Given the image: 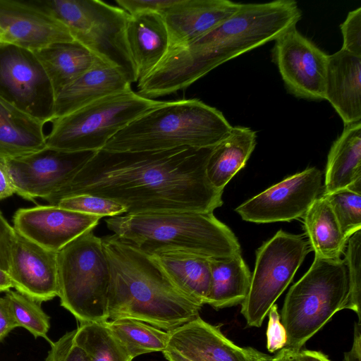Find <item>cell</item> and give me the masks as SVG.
Listing matches in <instances>:
<instances>
[{
    "mask_svg": "<svg viewBox=\"0 0 361 361\" xmlns=\"http://www.w3.org/2000/svg\"><path fill=\"white\" fill-rule=\"evenodd\" d=\"M74 335L75 330L66 333L55 342H50L51 348L45 361H91L75 343Z\"/></svg>",
    "mask_w": 361,
    "mask_h": 361,
    "instance_id": "cell-36",
    "label": "cell"
},
{
    "mask_svg": "<svg viewBox=\"0 0 361 361\" xmlns=\"http://www.w3.org/2000/svg\"><path fill=\"white\" fill-rule=\"evenodd\" d=\"M33 52L48 75L55 97L66 85L91 68L98 60L76 41L53 43Z\"/></svg>",
    "mask_w": 361,
    "mask_h": 361,
    "instance_id": "cell-27",
    "label": "cell"
},
{
    "mask_svg": "<svg viewBox=\"0 0 361 361\" xmlns=\"http://www.w3.org/2000/svg\"><path fill=\"white\" fill-rule=\"evenodd\" d=\"M1 41V35H0V42Z\"/></svg>",
    "mask_w": 361,
    "mask_h": 361,
    "instance_id": "cell-49",
    "label": "cell"
},
{
    "mask_svg": "<svg viewBox=\"0 0 361 361\" xmlns=\"http://www.w3.org/2000/svg\"><path fill=\"white\" fill-rule=\"evenodd\" d=\"M256 145V133L244 126H233L229 135L214 147L206 166V174L216 190L223 191L243 169Z\"/></svg>",
    "mask_w": 361,
    "mask_h": 361,
    "instance_id": "cell-26",
    "label": "cell"
},
{
    "mask_svg": "<svg viewBox=\"0 0 361 361\" xmlns=\"http://www.w3.org/2000/svg\"><path fill=\"white\" fill-rule=\"evenodd\" d=\"M16 231L0 212V268L8 271L11 244Z\"/></svg>",
    "mask_w": 361,
    "mask_h": 361,
    "instance_id": "cell-40",
    "label": "cell"
},
{
    "mask_svg": "<svg viewBox=\"0 0 361 361\" xmlns=\"http://www.w3.org/2000/svg\"><path fill=\"white\" fill-rule=\"evenodd\" d=\"M228 0H178L162 13L169 38V50L205 35L240 7Z\"/></svg>",
    "mask_w": 361,
    "mask_h": 361,
    "instance_id": "cell-18",
    "label": "cell"
},
{
    "mask_svg": "<svg viewBox=\"0 0 361 361\" xmlns=\"http://www.w3.org/2000/svg\"><path fill=\"white\" fill-rule=\"evenodd\" d=\"M56 205L66 209L101 218L126 214V209L123 204L111 199L90 194L66 197L61 199Z\"/></svg>",
    "mask_w": 361,
    "mask_h": 361,
    "instance_id": "cell-35",
    "label": "cell"
},
{
    "mask_svg": "<svg viewBox=\"0 0 361 361\" xmlns=\"http://www.w3.org/2000/svg\"><path fill=\"white\" fill-rule=\"evenodd\" d=\"M301 17L293 0L241 4L235 13L205 35L169 50L137 81V92L154 99L185 89L222 63L275 41L296 27Z\"/></svg>",
    "mask_w": 361,
    "mask_h": 361,
    "instance_id": "cell-2",
    "label": "cell"
},
{
    "mask_svg": "<svg viewBox=\"0 0 361 361\" xmlns=\"http://www.w3.org/2000/svg\"><path fill=\"white\" fill-rule=\"evenodd\" d=\"M268 315L267 347L270 353H274L286 347L287 336L285 328L281 322L280 314L276 304L270 308Z\"/></svg>",
    "mask_w": 361,
    "mask_h": 361,
    "instance_id": "cell-38",
    "label": "cell"
},
{
    "mask_svg": "<svg viewBox=\"0 0 361 361\" xmlns=\"http://www.w3.org/2000/svg\"><path fill=\"white\" fill-rule=\"evenodd\" d=\"M0 97L43 122H52L55 93L33 51L0 42Z\"/></svg>",
    "mask_w": 361,
    "mask_h": 361,
    "instance_id": "cell-11",
    "label": "cell"
},
{
    "mask_svg": "<svg viewBox=\"0 0 361 361\" xmlns=\"http://www.w3.org/2000/svg\"><path fill=\"white\" fill-rule=\"evenodd\" d=\"M272 58L290 93L302 99H325L329 55L296 27L275 40Z\"/></svg>",
    "mask_w": 361,
    "mask_h": 361,
    "instance_id": "cell-14",
    "label": "cell"
},
{
    "mask_svg": "<svg viewBox=\"0 0 361 361\" xmlns=\"http://www.w3.org/2000/svg\"><path fill=\"white\" fill-rule=\"evenodd\" d=\"M16 188L4 161H0V200L12 196Z\"/></svg>",
    "mask_w": 361,
    "mask_h": 361,
    "instance_id": "cell-42",
    "label": "cell"
},
{
    "mask_svg": "<svg viewBox=\"0 0 361 361\" xmlns=\"http://www.w3.org/2000/svg\"><path fill=\"white\" fill-rule=\"evenodd\" d=\"M169 332L166 349L189 361H248L243 348L200 316Z\"/></svg>",
    "mask_w": 361,
    "mask_h": 361,
    "instance_id": "cell-19",
    "label": "cell"
},
{
    "mask_svg": "<svg viewBox=\"0 0 361 361\" xmlns=\"http://www.w3.org/2000/svg\"><path fill=\"white\" fill-rule=\"evenodd\" d=\"M96 152H64L46 147L37 152L4 161L16 193L34 201L56 192L94 156Z\"/></svg>",
    "mask_w": 361,
    "mask_h": 361,
    "instance_id": "cell-12",
    "label": "cell"
},
{
    "mask_svg": "<svg viewBox=\"0 0 361 361\" xmlns=\"http://www.w3.org/2000/svg\"><path fill=\"white\" fill-rule=\"evenodd\" d=\"M130 84L119 70L98 59L56 95L54 120L106 97L132 90Z\"/></svg>",
    "mask_w": 361,
    "mask_h": 361,
    "instance_id": "cell-20",
    "label": "cell"
},
{
    "mask_svg": "<svg viewBox=\"0 0 361 361\" xmlns=\"http://www.w3.org/2000/svg\"><path fill=\"white\" fill-rule=\"evenodd\" d=\"M164 355L169 361H189L183 356L171 350L166 349L163 351Z\"/></svg>",
    "mask_w": 361,
    "mask_h": 361,
    "instance_id": "cell-48",
    "label": "cell"
},
{
    "mask_svg": "<svg viewBox=\"0 0 361 361\" xmlns=\"http://www.w3.org/2000/svg\"><path fill=\"white\" fill-rule=\"evenodd\" d=\"M44 125L0 97V161L22 157L45 148Z\"/></svg>",
    "mask_w": 361,
    "mask_h": 361,
    "instance_id": "cell-24",
    "label": "cell"
},
{
    "mask_svg": "<svg viewBox=\"0 0 361 361\" xmlns=\"http://www.w3.org/2000/svg\"><path fill=\"white\" fill-rule=\"evenodd\" d=\"M105 221L107 228L121 240L149 255L180 250L224 258L240 253L235 234L213 212L125 214Z\"/></svg>",
    "mask_w": 361,
    "mask_h": 361,
    "instance_id": "cell-4",
    "label": "cell"
},
{
    "mask_svg": "<svg viewBox=\"0 0 361 361\" xmlns=\"http://www.w3.org/2000/svg\"><path fill=\"white\" fill-rule=\"evenodd\" d=\"M211 282L206 304L216 310L233 307L246 298L252 274L241 254L209 258Z\"/></svg>",
    "mask_w": 361,
    "mask_h": 361,
    "instance_id": "cell-28",
    "label": "cell"
},
{
    "mask_svg": "<svg viewBox=\"0 0 361 361\" xmlns=\"http://www.w3.org/2000/svg\"><path fill=\"white\" fill-rule=\"evenodd\" d=\"M232 126L223 114L198 99L162 102L113 136L102 149L141 152L214 147Z\"/></svg>",
    "mask_w": 361,
    "mask_h": 361,
    "instance_id": "cell-5",
    "label": "cell"
},
{
    "mask_svg": "<svg viewBox=\"0 0 361 361\" xmlns=\"http://www.w3.org/2000/svg\"><path fill=\"white\" fill-rule=\"evenodd\" d=\"M1 42L34 51L75 41L68 28L30 1L0 0Z\"/></svg>",
    "mask_w": 361,
    "mask_h": 361,
    "instance_id": "cell-17",
    "label": "cell"
},
{
    "mask_svg": "<svg viewBox=\"0 0 361 361\" xmlns=\"http://www.w3.org/2000/svg\"><path fill=\"white\" fill-rule=\"evenodd\" d=\"M8 273L16 291L39 303L59 295L57 252L16 231L10 249Z\"/></svg>",
    "mask_w": 361,
    "mask_h": 361,
    "instance_id": "cell-16",
    "label": "cell"
},
{
    "mask_svg": "<svg viewBox=\"0 0 361 361\" xmlns=\"http://www.w3.org/2000/svg\"><path fill=\"white\" fill-rule=\"evenodd\" d=\"M299 358L300 361H331L323 353L310 350H300Z\"/></svg>",
    "mask_w": 361,
    "mask_h": 361,
    "instance_id": "cell-44",
    "label": "cell"
},
{
    "mask_svg": "<svg viewBox=\"0 0 361 361\" xmlns=\"http://www.w3.org/2000/svg\"><path fill=\"white\" fill-rule=\"evenodd\" d=\"M322 195L330 204L343 233L348 238L361 230V184Z\"/></svg>",
    "mask_w": 361,
    "mask_h": 361,
    "instance_id": "cell-33",
    "label": "cell"
},
{
    "mask_svg": "<svg viewBox=\"0 0 361 361\" xmlns=\"http://www.w3.org/2000/svg\"><path fill=\"white\" fill-rule=\"evenodd\" d=\"M108 321V320H107ZM75 343L91 361H132L124 345L109 328L106 321L80 323L75 329Z\"/></svg>",
    "mask_w": 361,
    "mask_h": 361,
    "instance_id": "cell-31",
    "label": "cell"
},
{
    "mask_svg": "<svg viewBox=\"0 0 361 361\" xmlns=\"http://www.w3.org/2000/svg\"><path fill=\"white\" fill-rule=\"evenodd\" d=\"M347 268L348 293L344 310L354 312L361 322V230L348 240L343 253Z\"/></svg>",
    "mask_w": 361,
    "mask_h": 361,
    "instance_id": "cell-34",
    "label": "cell"
},
{
    "mask_svg": "<svg viewBox=\"0 0 361 361\" xmlns=\"http://www.w3.org/2000/svg\"><path fill=\"white\" fill-rule=\"evenodd\" d=\"M355 323L353 341L351 349L344 353L343 361H361V327Z\"/></svg>",
    "mask_w": 361,
    "mask_h": 361,
    "instance_id": "cell-43",
    "label": "cell"
},
{
    "mask_svg": "<svg viewBox=\"0 0 361 361\" xmlns=\"http://www.w3.org/2000/svg\"><path fill=\"white\" fill-rule=\"evenodd\" d=\"M151 255L179 291L201 306L206 304L211 282L210 257L180 250Z\"/></svg>",
    "mask_w": 361,
    "mask_h": 361,
    "instance_id": "cell-23",
    "label": "cell"
},
{
    "mask_svg": "<svg viewBox=\"0 0 361 361\" xmlns=\"http://www.w3.org/2000/svg\"><path fill=\"white\" fill-rule=\"evenodd\" d=\"M311 250L303 235L279 230L256 250L249 291L241 314L250 326L260 327L270 308L292 281Z\"/></svg>",
    "mask_w": 361,
    "mask_h": 361,
    "instance_id": "cell-10",
    "label": "cell"
},
{
    "mask_svg": "<svg viewBox=\"0 0 361 361\" xmlns=\"http://www.w3.org/2000/svg\"><path fill=\"white\" fill-rule=\"evenodd\" d=\"M162 102L132 90L106 97L54 119L46 146L64 152H97L128 123Z\"/></svg>",
    "mask_w": 361,
    "mask_h": 361,
    "instance_id": "cell-9",
    "label": "cell"
},
{
    "mask_svg": "<svg viewBox=\"0 0 361 361\" xmlns=\"http://www.w3.org/2000/svg\"><path fill=\"white\" fill-rule=\"evenodd\" d=\"M361 184V122L344 125L329 150L322 195Z\"/></svg>",
    "mask_w": 361,
    "mask_h": 361,
    "instance_id": "cell-25",
    "label": "cell"
},
{
    "mask_svg": "<svg viewBox=\"0 0 361 361\" xmlns=\"http://www.w3.org/2000/svg\"><path fill=\"white\" fill-rule=\"evenodd\" d=\"M16 327L4 297L0 298V341Z\"/></svg>",
    "mask_w": 361,
    "mask_h": 361,
    "instance_id": "cell-41",
    "label": "cell"
},
{
    "mask_svg": "<svg viewBox=\"0 0 361 361\" xmlns=\"http://www.w3.org/2000/svg\"><path fill=\"white\" fill-rule=\"evenodd\" d=\"M326 99L344 125L361 119V56L343 49L329 55Z\"/></svg>",
    "mask_w": 361,
    "mask_h": 361,
    "instance_id": "cell-21",
    "label": "cell"
},
{
    "mask_svg": "<svg viewBox=\"0 0 361 361\" xmlns=\"http://www.w3.org/2000/svg\"><path fill=\"white\" fill-rule=\"evenodd\" d=\"M111 331L134 359L139 355L163 352L168 344L169 332L134 319L106 321Z\"/></svg>",
    "mask_w": 361,
    "mask_h": 361,
    "instance_id": "cell-30",
    "label": "cell"
},
{
    "mask_svg": "<svg viewBox=\"0 0 361 361\" xmlns=\"http://www.w3.org/2000/svg\"><path fill=\"white\" fill-rule=\"evenodd\" d=\"M11 288H13V283L9 274L0 268V293L7 292Z\"/></svg>",
    "mask_w": 361,
    "mask_h": 361,
    "instance_id": "cell-47",
    "label": "cell"
},
{
    "mask_svg": "<svg viewBox=\"0 0 361 361\" xmlns=\"http://www.w3.org/2000/svg\"><path fill=\"white\" fill-rule=\"evenodd\" d=\"M340 27L343 36L341 49L361 56V8L350 11Z\"/></svg>",
    "mask_w": 361,
    "mask_h": 361,
    "instance_id": "cell-37",
    "label": "cell"
},
{
    "mask_svg": "<svg viewBox=\"0 0 361 361\" xmlns=\"http://www.w3.org/2000/svg\"><path fill=\"white\" fill-rule=\"evenodd\" d=\"M34 5L64 25L75 41L98 59L137 82L126 27L130 16L119 6L99 0H34Z\"/></svg>",
    "mask_w": 361,
    "mask_h": 361,
    "instance_id": "cell-7",
    "label": "cell"
},
{
    "mask_svg": "<svg viewBox=\"0 0 361 361\" xmlns=\"http://www.w3.org/2000/svg\"><path fill=\"white\" fill-rule=\"evenodd\" d=\"M322 177L317 168H307L268 188L235 210L244 221L256 224L302 218L321 194Z\"/></svg>",
    "mask_w": 361,
    "mask_h": 361,
    "instance_id": "cell-13",
    "label": "cell"
},
{
    "mask_svg": "<svg viewBox=\"0 0 361 361\" xmlns=\"http://www.w3.org/2000/svg\"><path fill=\"white\" fill-rule=\"evenodd\" d=\"M178 0H116L118 6L130 16L141 13H157L162 15L165 10Z\"/></svg>",
    "mask_w": 361,
    "mask_h": 361,
    "instance_id": "cell-39",
    "label": "cell"
},
{
    "mask_svg": "<svg viewBox=\"0 0 361 361\" xmlns=\"http://www.w3.org/2000/svg\"><path fill=\"white\" fill-rule=\"evenodd\" d=\"M348 293L344 260L314 257L283 302L280 319L287 336L286 348L300 350L336 312L344 310Z\"/></svg>",
    "mask_w": 361,
    "mask_h": 361,
    "instance_id": "cell-6",
    "label": "cell"
},
{
    "mask_svg": "<svg viewBox=\"0 0 361 361\" xmlns=\"http://www.w3.org/2000/svg\"><path fill=\"white\" fill-rule=\"evenodd\" d=\"M126 39L137 81L159 64L169 47L165 22L162 15L157 13L130 16L126 27Z\"/></svg>",
    "mask_w": 361,
    "mask_h": 361,
    "instance_id": "cell-22",
    "label": "cell"
},
{
    "mask_svg": "<svg viewBox=\"0 0 361 361\" xmlns=\"http://www.w3.org/2000/svg\"><path fill=\"white\" fill-rule=\"evenodd\" d=\"M302 218L314 257L326 259L341 258L348 238L343 233L326 198L319 195Z\"/></svg>",
    "mask_w": 361,
    "mask_h": 361,
    "instance_id": "cell-29",
    "label": "cell"
},
{
    "mask_svg": "<svg viewBox=\"0 0 361 361\" xmlns=\"http://www.w3.org/2000/svg\"><path fill=\"white\" fill-rule=\"evenodd\" d=\"M101 217L59 207L38 205L18 209L13 216V228L23 237L54 252L94 230Z\"/></svg>",
    "mask_w": 361,
    "mask_h": 361,
    "instance_id": "cell-15",
    "label": "cell"
},
{
    "mask_svg": "<svg viewBox=\"0 0 361 361\" xmlns=\"http://www.w3.org/2000/svg\"><path fill=\"white\" fill-rule=\"evenodd\" d=\"M110 281V320L134 319L171 331L197 317L202 306L179 291L151 255L113 234L102 238Z\"/></svg>",
    "mask_w": 361,
    "mask_h": 361,
    "instance_id": "cell-3",
    "label": "cell"
},
{
    "mask_svg": "<svg viewBox=\"0 0 361 361\" xmlns=\"http://www.w3.org/2000/svg\"><path fill=\"white\" fill-rule=\"evenodd\" d=\"M213 148L101 149L45 200L56 205L64 197L90 194L123 204L126 214L213 212L223 204V191L214 188L206 174Z\"/></svg>",
    "mask_w": 361,
    "mask_h": 361,
    "instance_id": "cell-1",
    "label": "cell"
},
{
    "mask_svg": "<svg viewBox=\"0 0 361 361\" xmlns=\"http://www.w3.org/2000/svg\"><path fill=\"white\" fill-rule=\"evenodd\" d=\"M4 298L17 327L25 328L35 338L42 337L49 341L50 317L43 311L39 302L10 290Z\"/></svg>",
    "mask_w": 361,
    "mask_h": 361,
    "instance_id": "cell-32",
    "label": "cell"
},
{
    "mask_svg": "<svg viewBox=\"0 0 361 361\" xmlns=\"http://www.w3.org/2000/svg\"><path fill=\"white\" fill-rule=\"evenodd\" d=\"M299 351L285 347L274 356V361H300Z\"/></svg>",
    "mask_w": 361,
    "mask_h": 361,
    "instance_id": "cell-45",
    "label": "cell"
},
{
    "mask_svg": "<svg viewBox=\"0 0 361 361\" xmlns=\"http://www.w3.org/2000/svg\"><path fill=\"white\" fill-rule=\"evenodd\" d=\"M61 305L80 323L109 319L110 272L102 238L93 230L76 238L57 252Z\"/></svg>",
    "mask_w": 361,
    "mask_h": 361,
    "instance_id": "cell-8",
    "label": "cell"
},
{
    "mask_svg": "<svg viewBox=\"0 0 361 361\" xmlns=\"http://www.w3.org/2000/svg\"><path fill=\"white\" fill-rule=\"evenodd\" d=\"M248 361H274V357L263 353L252 347L243 348Z\"/></svg>",
    "mask_w": 361,
    "mask_h": 361,
    "instance_id": "cell-46",
    "label": "cell"
}]
</instances>
